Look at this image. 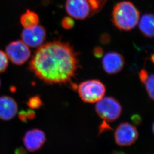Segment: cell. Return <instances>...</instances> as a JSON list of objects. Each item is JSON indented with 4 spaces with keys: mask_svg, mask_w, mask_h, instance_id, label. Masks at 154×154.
Returning <instances> with one entry per match:
<instances>
[{
    "mask_svg": "<svg viewBox=\"0 0 154 154\" xmlns=\"http://www.w3.org/2000/svg\"><path fill=\"white\" fill-rule=\"evenodd\" d=\"M94 54L95 56L97 57H102V54H103L102 48H101L100 47L96 48L94 51Z\"/></svg>",
    "mask_w": 154,
    "mask_h": 154,
    "instance_id": "19",
    "label": "cell"
},
{
    "mask_svg": "<svg viewBox=\"0 0 154 154\" xmlns=\"http://www.w3.org/2000/svg\"><path fill=\"white\" fill-rule=\"evenodd\" d=\"M140 79L145 87L149 97L154 99V74L149 73L145 69L141 70L139 73Z\"/></svg>",
    "mask_w": 154,
    "mask_h": 154,
    "instance_id": "13",
    "label": "cell"
},
{
    "mask_svg": "<svg viewBox=\"0 0 154 154\" xmlns=\"http://www.w3.org/2000/svg\"><path fill=\"white\" fill-rule=\"evenodd\" d=\"M20 23L25 29L33 28L38 26L39 17L34 12L28 10L20 17Z\"/></svg>",
    "mask_w": 154,
    "mask_h": 154,
    "instance_id": "14",
    "label": "cell"
},
{
    "mask_svg": "<svg viewBox=\"0 0 154 154\" xmlns=\"http://www.w3.org/2000/svg\"><path fill=\"white\" fill-rule=\"evenodd\" d=\"M61 25L63 28L66 29H71L74 26V21L71 17H65L63 19Z\"/></svg>",
    "mask_w": 154,
    "mask_h": 154,
    "instance_id": "18",
    "label": "cell"
},
{
    "mask_svg": "<svg viewBox=\"0 0 154 154\" xmlns=\"http://www.w3.org/2000/svg\"><path fill=\"white\" fill-rule=\"evenodd\" d=\"M8 64L9 60L7 55L4 51L0 50V73L6 71Z\"/></svg>",
    "mask_w": 154,
    "mask_h": 154,
    "instance_id": "17",
    "label": "cell"
},
{
    "mask_svg": "<svg viewBox=\"0 0 154 154\" xmlns=\"http://www.w3.org/2000/svg\"><path fill=\"white\" fill-rule=\"evenodd\" d=\"M139 20V11L130 2H121L114 8L112 21L120 30L130 31L137 26Z\"/></svg>",
    "mask_w": 154,
    "mask_h": 154,
    "instance_id": "2",
    "label": "cell"
},
{
    "mask_svg": "<svg viewBox=\"0 0 154 154\" xmlns=\"http://www.w3.org/2000/svg\"><path fill=\"white\" fill-rule=\"evenodd\" d=\"M6 54L11 61L17 65L23 64L29 59L31 51L23 41L11 42L6 49Z\"/></svg>",
    "mask_w": 154,
    "mask_h": 154,
    "instance_id": "7",
    "label": "cell"
},
{
    "mask_svg": "<svg viewBox=\"0 0 154 154\" xmlns=\"http://www.w3.org/2000/svg\"><path fill=\"white\" fill-rule=\"evenodd\" d=\"M26 104L32 109H38L42 106V102L39 96H35L30 98Z\"/></svg>",
    "mask_w": 154,
    "mask_h": 154,
    "instance_id": "16",
    "label": "cell"
},
{
    "mask_svg": "<svg viewBox=\"0 0 154 154\" xmlns=\"http://www.w3.org/2000/svg\"><path fill=\"white\" fill-rule=\"evenodd\" d=\"M138 137L139 132L137 128L128 122L120 124L114 132L115 143L121 147L132 145L136 142Z\"/></svg>",
    "mask_w": 154,
    "mask_h": 154,
    "instance_id": "6",
    "label": "cell"
},
{
    "mask_svg": "<svg viewBox=\"0 0 154 154\" xmlns=\"http://www.w3.org/2000/svg\"><path fill=\"white\" fill-rule=\"evenodd\" d=\"M77 91L83 102L95 103L104 97L106 87L100 80L91 79L81 82L78 86Z\"/></svg>",
    "mask_w": 154,
    "mask_h": 154,
    "instance_id": "4",
    "label": "cell"
},
{
    "mask_svg": "<svg viewBox=\"0 0 154 154\" xmlns=\"http://www.w3.org/2000/svg\"><path fill=\"white\" fill-rule=\"evenodd\" d=\"M106 0H66V10L71 17L84 20L102 9Z\"/></svg>",
    "mask_w": 154,
    "mask_h": 154,
    "instance_id": "3",
    "label": "cell"
},
{
    "mask_svg": "<svg viewBox=\"0 0 154 154\" xmlns=\"http://www.w3.org/2000/svg\"><path fill=\"white\" fill-rule=\"evenodd\" d=\"M16 101L10 96H0V119L8 121L15 117L17 112Z\"/></svg>",
    "mask_w": 154,
    "mask_h": 154,
    "instance_id": "11",
    "label": "cell"
},
{
    "mask_svg": "<svg viewBox=\"0 0 154 154\" xmlns=\"http://www.w3.org/2000/svg\"><path fill=\"white\" fill-rule=\"evenodd\" d=\"M139 22L140 30L143 35L148 38H153L154 31V19L153 14H145Z\"/></svg>",
    "mask_w": 154,
    "mask_h": 154,
    "instance_id": "12",
    "label": "cell"
},
{
    "mask_svg": "<svg viewBox=\"0 0 154 154\" xmlns=\"http://www.w3.org/2000/svg\"><path fill=\"white\" fill-rule=\"evenodd\" d=\"M95 111L100 118L106 122H112L119 118L122 106L118 101L112 97H104L96 102Z\"/></svg>",
    "mask_w": 154,
    "mask_h": 154,
    "instance_id": "5",
    "label": "cell"
},
{
    "mask_svg": "<svg viewBox=\"0 0 154 154\" xmlns=\"http://www.w3.org/2000/svg\"><path fill=\"white\" fill-rule=\"evenodd\" d=\"M46 141L45 134L38 129H34L26 132L23 137L24 145L29 151L35 152L42 147Z\"/></svg>",
    "mask_w": 154,
    "mask_h": 154,
    "instance_id": "10",
    "label": "cell"
},
{
    "mask_svg": "<svg viewBox=\"0 0 154 154\" xmlns=\"http://www.w3.org/2000/svg\"><path fill=\"white\" fill-rule=\"evenodd\" d=\"M46 31L43 26L38 25L33 28L25 29L22 32V41L28 47H39L46 38Z\"/></svg>",
    "mask_w": 154,
    "mask_h": 154,
    "instance_id": "8",
    "label": "cell"
},
{
    "mask_svg": "<svg viewBox=\"0 0 154 154\" xmlns=\"http://www.w3.org/2000/svg\"><path fill=\"white\" fill-rule=\"evenodd\" d=\"M77 54L69 44L55 41L38 48L29 63V69L49 85L70 82L79 69Z\"/></svg>",
    "mask_w": 154,
    "mask_h": 154,
    "instance_id": "1",
    "label": "cell"
},
{
    "mask_svg": "<svg viewBox=\"0 0 154 154\" xmlns=\"http://www.w3.org/2000/svg\"><path fill=\"white\" fill-rule=\"evenodd\" d=\"M35 113L34 111L29 109L28 110L22 111L19 113L20 119L23 122H26L28 120L33 119L35 117Z\"/></svg>",
    "mask_w": 154,
    "mask_h": 154,
    "instance_id": "15",
    "label": "cell"
},
{
    "mask_svg": "<svg viewBox=\"0 0 154 154\" xmlns=\"http://www.w3.org/2000/svg\"><path fill=\"white\" fill-rule=\"evenodd\" d=\"M1 80H0V87H1Z\"/></svg>",
    "mask_w": 154,
    "mask_h": 154,
    "instance_id": "20",
    "label": "cell"
},
{
    "mask_svg": "<svg viewBox=\"0 0 154 154\" xmlns=\"http://www.w3.org/2000/svg\"><path fill=\"white\" fill-rule=\"evenodd\" d=\"M103 69L108 74L120 72L125 66V60L121 54L116 52H108L102 59Z\"/></svg>",
    "mask_w": 154,
    "mask_h": 154,
    "instance_id": "9",
    "label": "cell"
}]
</instances>
